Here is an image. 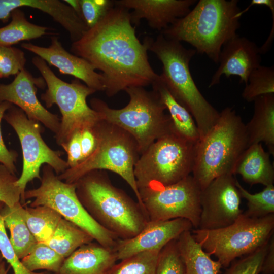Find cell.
Returning a JSON list of instances; mask_svg holds the SVG:
<instances>
[{
	"instance_id": "obj_1",
	"label": "cell",
	"mask_w": 274,
	"mask_h": 274,
	"mask_svg": "<svg viewBox=\"0 0 274 274\" xmlns=\"http://www.w3.org/2000/svg\"><path fill=\"white\" fill-rule=\"evenodd\" d=\"M70 50L102 72L108 97L128 87L152 85L160 76L148 61L146 37L141 43L129 10L115 4L79 40L72 42Z\"/></svg>"
},
{
	"instance_id": "obj_2",
	"label": "cell",
	"mask_w": 274,
	"mask_h": 274,
	"mask_svg": "<svg viewBox=\"0 0 274 274\" xmlns=\"http://www.w3.org/2000/svg\"><path fill=\"white\" fill-rule=\"evenodd\" d=\"M75 183L77 197L88 214L119 239L133 237L149 222L139 202L115 186L106 170L90 171Z\"/></svg>"
},
{
	"instance_id": "obj_3",
	"label": "cell",
	"mask_w": 274,
	"mask_h": 274,
	"mask_svg": "<svg viewBox=\"0 0 274 274\" xmlns=\"http://www.w3.org/2000/svg\"><path fill=\"white\" fill-rule=\"evenodd\" d=\"M237 0H199L185 16L161 33L166 38L185 42L196 52L216 64L224 45L236 36L240 27Z\"/></svg>"
},
{
	"instance_id": "obj_4",
	"label": "cell",
	"mask_w": 274,
	"mask_h": 274,
	"mask_svg": "<svg viewBox=\"0 0 274 274\" xmlns=\"http://www.w3.org/2000/svg\"><path fill=\"white\" fill-rule=\"evenodd\" d=\"M148 50L161 62L160 77L174 98L193 116L202 138L217 122L219 112L203 96L191 75L189 63L196 53L161 33L156 39L146 37ZM199 139V140H200Z\"/></svg>"
},
{
	"instance_id": "obj_5",
	"label": "cell",
	"mask_w": 274,
	"mask_h": 274,
	"mask_svg": "<svg viewBox=\"0 0 274 274\" xmlns=\"http://www.w3.org/2000/svg\"><path fill=\"white\" fill-rule=\"evenodd\" d=\"M248 147L246 126L241 116L232 108H225L195 145L192 176L201 191L218 177L234 175L237 161Z\"/></svg>"
},
{
	"instance_id": "obj_6",
	"label": "cell",
	"mask_w": 274,
	"mask_h": 274,
	"mask_svg": "<svg viewBox=\"0 0 274 274\" xmlns=\"http://www.w3.org/2000/svg\"><path fill=\"white\" fill-rule=\"evenodd\" d=\"M124 91L129 101L123 108H111L97 98L90 100V107L101 114L102 120L129 133L135 140L141 155L156 140L173 129L172 121L156 91H149L143 87H130Z\"/></svg>"
},
{
	"instance_id": "obj_7",
	"label": "cell",
	"mask_w": 274,
	"mask_h": 274,
	"mask_svg": "<svg viewBox=\"0 0 274 274\" xmlns=\"http://www.w3.org/2000/svg\"><path fill=\"white\" fill-rule=\"evenodd\" d=\"M92 129L96 139L93 153L76 166L58 175V178L66 183H74L90 171L110 170L126 182L143 208L134 174L140 156L135 140L125 130L104 120Z\"/></svg>"
},
{
	"instance_id": "obj_8",
	"label": "cell",
	"mask_w": 274,
	"mask_h": 274,
	"mask_svg": "<svg viewBox=\"0 0 274 274\" xmlns=\"http://www.w3.org/2000/svg\"><path fill=\"white\" fill-rule=\"evenodd\" d=\"M32 63L41 73L47 87L41 95L47 108L56 105L61 114L56 143L62 146L76 132L93 128L102 120L101 114L88 106L86 99L96 91L75 79L71 83L58 78L41 58L36 56Z\"/></svg>"
},
{
	"instance_id": "obj_9",
	"label": "cell",
	"mask_w": 274,
	"mask_h": 274,
	"mask_svg": "<svg viewBox=\"0 0 274 274\" xmlns=\"http://www.w3.org/2000/svg\"><path fill=\"white\" fill-rule=\"evenodd\" d=\"M194 239L222 268L267 244L274 234V214L251 218L243 213L231 224L216 229L192 230Z\"/></svg>"
},
{
	"instance_id": "obj_10",
	"label": "cell",
	"mask_w": 274,
	"mask_h": 274,
	"mask_svg": "<svg viewBox=\"0 0 274 274\" xmlns=\"http://www.w3.org/2000/svg\"><path fill=\"white\" fill-rule=\"evenodd\" d=\"M196 144L187 141L174 129L156 140L140 155L134 166L138 188L150 184L169 185L190 175Z\"/></svg>"
},
{
	"instance_id": "obj_11",
	"label": "cell",
	"mask_w": 274,
	"mask_h": 274,
	"mask_svg": "<svg viewBox=\"0 0 274 274\" xmlns=\"http://www.w3.org/2000/svg\"><path fill=\"white\" fill-rule=\"evenodd\" d=\"M37 188L25 190V200L33 198L30 207L45 206L59 213L63 218L88 233L101 245L114 249L119 238L96 221L86 212L76 193L75 183L60 180L52 167L44 164Z\"/></svg>"
},
{
	"instance_id": "obj_12",
	"label": "cell",
	"mask_w": 274,
	"mask_h": 274,
	"mask_svg": "<svg viewBox=\"0 0 274 274\" xmlns=\"http://www.w3.org/2000/svg\"><path fill=\"white\" fill-rule=\"evenodd\" d=\"M3 119L15 130L20 143L23 167L16 184L21 191L20 201L24 202L26 186L35 179L40 180L42 165H50L57 175L69 167L66 161L61 157L63 152L52 150L43 139L41 123L29 119L21 109L13 104L5 112Z\"/></svg>"
},
{
	"instance_id": "obj_13",
	"label": "cell",
	"mask_w": 274,
	"mask_h": 274,
	"mask_svg": "<svg viewBox=\"0 0 274 274\" xmlns=\"http://www.w3.org/2000/svg\"><path fill=\"white\" fill-rule=\"evenodd\" d=\"M141 202L149 221L177 218L188 220L198 227L201 190L192 175L173 184H150L138 189Z\"/></svg>"
},
{
	"instance_id": "obj_14",
	"label": "cell",
	"mask_w": 274,
	"mask_h": 274,
	"mask_svg": "<svg viewBox=\"0 0 274 274\" xmlns=\"http://www.w3.org/2000/svg\"><path fill=\"white\" fill-rule=\"evenodd\" d=\"M235 180L233 175H224L201 191V213L197 229L224 228L232 224L243 213Z\"/></svg>"
},
{
	"instance_id": "obj_15",
	"label": "cell",
	"mask_w": 274,
	"mask_h": 274,
	"mask_svg": "<svg viewBox=\"0 0 274 274\" xmlns=\"http://www.w3.org/2000/svg\"><path fill=\"white\" fill-rule=\"evenodd\" d=\"M46 82L42 77H34L25 68L9 84L0 83V103L8 101L21 109L29 119L43 124L56 134L60 119L45 108L37 96L38 88L44 89Z\"/></svg>"
},
{
	"instance_id": "obj_16",
	"label": "cell",
	"mask_w": 274,
	"mask_h": 274,
	"mask_svg": "<svg viewBox=\"0 0 274 274\" xmlns=\"http://www.w3.org/2000/svg\"><path fill=\"white\" fill-rule=\"evenodd\" d=\"M192 227V223L184 218L149 221L144 229L133 237L126 239L119 238L114 249L118 260L143 252L161 250L184 232L191 231Z\"/></svg>"
},
{
	"instance_id": "obj_17",
	"label": "cell",
	"mask_w": 274,
	"mask_h": 274,
	"mask_svg": "<svg viewBox=\"0 0 274 274\" xmlns=\"http://www.w3.org/2000/svg\"><path fill=\"white\" fill-rule=\"evenodd\" d=\"M22 48L37 55L48 64L58 68L60 73L74 76L96 91H104V78L86 60L70 53L62 46L57 37H51V44L42 47L22 43Z\"/></svg>"
},
{
	"instance_id": "obj_18",
	"label": "cell",
	"mask_w": 274,
	"mask_h": 274,
	"mask_svg": "<svg viewBox=\"0 0 274 274\" xmlns=\"http://www.w3.org/2000/svg\"><path fill=\"white\" fill-rule=\"evenodd\" d=\"M261 55L256 43L237 35L222 47L219 66L212 77L209 87L220 83L223 75L226 78L237 76L240 83L247 84L251 73L261 65Z\"/></svg>"
},
{
	"instance_id": "obj_19",
	"label": "cell",
	"mask_w": 274,
	"mask_h": 274,
	"mask_svg": "<svg viewBox=\"0 0 274 274\" xmlns=\"http://www.w3.org/2000/svg\"><path fill=\"white\" fill-rule=\"evenodd\" d=\"M196 2V0L114 1L115 5L133 10L130 12L132 24L138 25L141 19H145L151 28L161 32L186 15Z\"/></svg>"
},
{
	"instance_id": "obj_20",
	"label": "cell",
	"mask_w": 274,
	"mask_h": 274,
	"mask_svg": "<svg viewBox=\"0 0 274 274\" xmlns=\"http://www.w3.org/2000/svg\"><path fill=\"white\" fill-rule=\"evenodd\" d=\"M22 7L36 9L50 15L68 32L72 42L79 40L89 29L69 5L59 0H0V20L7 22L11 12Z\"/></svg>"
},
{
	"instance_id": "obj_21",
	"label": "cell",
	"mask_w": 274,
	"mask_h": 274,
	"mask_svg": "<svg viewBox=\"0 0 274 274\" xmlns=\"http://www.w3.org/2000/svg\"><path fill=\"white\" fill-rule=\"evenodd\" d=\"M117 260L114 249L92 242L81 246L65 258L54 274H107Z\"/></svg>"
},
{
	"instance_id": "obj_22",
	"label": "cell",
	"mask_w": 274,
	"mask_h": 274,
	"mask_svg": "<svg viewBox=\"0 0 274 274\" xmlns=\"http://www.w3.org/2000/svg\"><path fill=\"white\" fill-rule=\"evenodd\" d=\"M262 143L249 146L243 152L235 165L234 175L238 174L247 184L273 185L274 169Z\"/></svg>"
},
{
	"instance_id": "obj_23",
	"label": "cell",
	"mask_w": 274,
	"mask_h": 274,
	"mask_svg": "<svg viewBox=\"0 0 274 274\" xmlns=\"http://www.w3.org/2000/svg\"><path fill=\"white\" fill-rule=\"evenodd\" d=\"M254 101V114L245 124L248 147L264 142L270 154H274V94L263 95Z\"/></svg>"
},
{
	"instance_id": "obj_24",
	"label": "cell",
	"mask_w": 274,
	"mask_h": 274,
	"mask_svg": "<svg viewBox=\"0 0 274 274\" xmlns=\"http://www.w3.org/2000/svg\"><path fill=\"white\" fill-rule=\"evenodd\" d=\"M0 214L6 228L10 232V243L18 258L27 256L38 243L25 219V208L20 201L12 207L4 205Z\"/></svg>"
},
{
	"instance_id": "obj_25",
	"label": "cell",
	"mask_w": 274,
	"mask_h": 274,
	"mask_svg": "<svg viewBox=\"0 0 274 274\" xmlns=\"http://www.w3.org/2000/svg\"><path fill=\"white\" fill-rule=\"evenodd\" d=\"M151 85L169 113L175 131L187 141L196 144L200 139L195 121L190 113L169 92L160 75Z\"/></svg>"
},
{
	"instance_id": "obj_26",
	"label": "cell",
	"mask_w": 274,
	"mask_h": 274,
	"mask_svg": "<svg viewBox=\"0 0 274 274\" xmlns=\"http://www.w3.org/2000/svg\"><path fill=\"white\" fill-rule=\"evenodd\" d=\"M177 242L184 264V274H219L221 264L202 249L191 231L182 233Z\"/></svg>"
},
{
	"instance_id": "obj_27",
	"label": "cell",
	"mask_w": 274,
	"mask_h": 274,
	"mask_svg": "<svg viewBox=\"0 0 274 274\" xmlns=\"http://www.w3.org/2000/svg\"><path fill=\"white\" fill-rule=\"evenodd\" d=\"M93 241L88 233L62 218L52 235L43 243L66 258L81 246Z\"/></svg>"
},
{
	"instance_id": "obj_28",
	"label": "cell",
	"mask_w": 274,
	"mask_h": 274,
	"mask_svg": "<svg viewBox=\"0 0 274 274\" xmlns=\"http://www.w3.org/2000/svg\"><path fill=\"white\" fill-rule=\"evenodd\" d=\"M11 21L0 28V45L11 46L23 41H30L49 34V28L28 21L24 12L19 8L11 14Z\"/></svg>"
},
{
	"instance_id": "obj_29",
	"label": "cell",
	"mask_w": 274,
	"mask_h": 274,
	"mask_svg": "<svg viewBox=\"0 0 274 274\" xmlns=\"http://www.w3.org/2000/svg\"><path fill=\"white\" fill-rule=\"evenodd\" d=\"M62 217L55 210L45 206L25 208V219L38 243H45L52 235Z\"/></svg>"
},
{
	"instance_id": "obj_30",
	"label": "cell",
	"mask_w": 274,
	"mask_h": 274,
	"mask_svg": "<svg viewBox=\"0 0 274 274\" xmlns=\"http://www.w3.org/2000/svg\"><path fill=\"white\" fill-rule=\"evenodd\" d=\"M235 184L242 198L247 201V209L243 214L251 218H261L274 214V185L265 187L260 192L251 194L236 179Z\"/></svg>"
},
{
	"instance_id": "obj_31",
	"label": "cell",
	"mask_w": 274,
	"mask_h": 274,
	"mask_svg": "<svg viewBox=\"0 0 274 274\" xmlns=\"http://www.w3.org/2000/svg\"><path fill=\"white\" fill-rule=\"evenodd\" d=\"M65 258L43 243H38L21 261L29 271L46 270L54 273L60 268Z\"/></svg>"
},
{
	"instance_id": "obj_32",
	"label": "cell",
	"mask_w": 274,
	"mask_h": 274,
	"mask_svg": "<svg viewBox=\"0 0 274 274\" xmlns=\"http://www.w3.org/2000/svg\"><path fill=\"white\" fill-rule=\"evenodd\" d=\"M160 250L140 253L116 263L107 274H155Z\"/></svg>"
},
{
	"instance_id": "obj_33",
	"label": "cell",
	"mask_w": 274,
	"mask_h": 274,
	"mask_svg": "<svg viewBox=\"0 0 274 274\" xmlns=\"http://www.w3.org/2000/svg\"><path fill=\"white\" fill-rule=\"evenodd\" d=\"M274 94V67L260 65L250 75L243 98L248 102L258 96Z\"/></svg>"
},
{
	"instance_id": "obj_34",
	"label": "cell",
	"mask_w": 274,
	"mask_h": 274,
	"mask_svg": "<svg viewBox=\"0 0 274 274\" xmlns=\"http://www.w3.org/2000/svg\"><path fill=\"white\" fill-rule=\"evenodd\" d=\"M185 267L177 242L174 239L160 251L155 274H184Z\"/></svg>"
},
{
	"instance_id": "obj_35",
	"label": "cell",
	"mask_w": 274,
	"mask_h": 274,
	"mask_svg": "<svg viewBox=\"0 0 274 274\" xmlns=\"http://www.w3.org/2000/svg\"><path fill=\"white\" fill-rule=\"evenodd\" d=\"M269 242L254 252L233 261L223 274H259Z\"/></svg>"
},
{
	"instance_id": "obj_36",
	"label": "cell",
	"mask_w": 274,
	"mask_h": 274,
	"mask_svg": "<svg viewBox=\"0 0 274 274\" xmlns=\"http://www.w3.org/2000/svg\"><path fill=\"white\" fill-rule=\"evenodd\" d=\"M26 60L22 50L0 45V78L17 75L25 68Z\"/></svg>"
},
{
	"instance_id": "obj_37",
	"label": "cell",
	"mask_w": 274,
	"mask_h": 274,
	"mask_svg": "<svg viewBox=\"0 0 274 274\" xmlns=\"http://www.w3.org/2000/svg\"><path fill=\"white\" fill-rule=\"evenodd\" d=\"M4 204L0 201V210ZM0 253L3 259L13 269V274H52L49 271L36 272L28 270L17 256L7 234L6 227L0 214Z\"/></svg>"
},
{
	"instance_id": "obj_38",
	"label": "cell",
	"mask_w": 274,
	"mask_h": 274,
	"mask_svg": "<svg viewBox=\"0 0 274 274\" xmlns=\"http://www.w3.org/2000/svg\"><path fill=\"white\" fill-rule=\"evenodd\" d=\"M18 178L0 164V201L12 207L20 201L21 191L16 182Z\"/></svg>"
},
{
	"instance_id": "obj_39",
	"label": "cell",
	"mask_w": 274,
	"mask_h": 274,
	"mask_svg": "<svg viewBox=\"0 0 274 274\" xmlns=\"http://www.w3.org/2000/svg\"><path fill=\"white\" fill-rule=\"evenodd\" d=\"M83 18L89 28L94 26L112 8L114 1L79 0Z\"/></svg>"
},
{
	"instance_id": "obj_40",
	"label": "cell",
	"mask_w": 274,
	"mask_h": 274,
	"mask_svg": "<svg viewBox=\"0 0 274 274\" xmlns=\"http://www.w3.org/2000/svg\"><path fill=\"white\" fill-rule=\"evenodd\" d=\"M12 104L8 101L0 103V163L5 166L12 174L17 172L15 163L18 154L15 150H9L6 147L3 138L1 122L5 112Z\"/></svg>"
},
{
	"instance_id": "obj_41",
	"label": "cell",
	"mask_w": 274,
	"mask_h": 274,
	"mask_svg": "<svg viewBox=\"0 0 274 274\" xmlns=\"http://www.w3.org/2000/svg\"><path fill=\"white\" fill-rule=\"evenodd\" d=\"M80 139L81 132H76L67 143L61 146L67 153L66 162L69 168L76 166L82 160Z\"/></svg>"
},
{
	"instance_id": "obj_42",
	"label": "cell",
	"mask_w": 274,
	"mask_h": 274,
	"mask_svg": "<svg viewBox=\"0 0 274 274\" xmlns=\"http://www.w3.org/2000/svg\"><path fill=\"white\" fill-rule=\"evenodd\" d=\"M80 142L82 161L93 153L96 146V139L92 128H86L81 131Z\"/></svg>"
},
{
	"instance_id": "obj_43",
	"label": "cell",
	"mask_w": 274,
	"mask_h": 274,
	"mask_svg": "<svg viewBox=\"0 0 274 274\" xmlns=\"http://www.w3.org/2000/svg\"><path fill=\"white\" fill-rule=\"evenodd\" d=\"M260 273H274V234L269 241L267 251L262 264Z\"/></svg>"
},
{
	"instance_id": "obj_44",
	"label": "cell",
	"mask_w": 274,
	"mask_h": 274,
	"mask_svg": "<svg viewBox=\"0 0 274 274\" xmlns=\"http://www.w3.org/2000/svg\"><path fill=\"white\" fill-rule=\"evenodd\" d=\"M258 5V6H265L268 7L270 10L274 8V1L273 0H252L251 1L249 5L246 7L244 10H241L236 15V16L240 18L241 17L247 12L251 7Z\"/></svg>"
},
{
	"instance_id": "obj_45",
	"label": "cell",
	"mask_w": 274,
	"mask_h": 274,
	"mask_svg": "<svg viewBox=\"0 0 274 274\" xmlns=\"http://www.w3.org/2000/svg\"><path fill=\"white\" fill-rule=\"evenodd\" d=\"M63 2L69 5L83 19L79 0H64Z\"/></svg>"
},
{
	"instance_id": "obj_46",
	"label": "cell",
	"mask_w": 274,
	"mask_h": 274,
	"mask_svg": "<svg viewBox=\"0 0 274 274\" xmlns=\"http://www.w3.org/2000/svg\"><path fill=\"white\" fill-rule=\"evenodd\" d=\"M9 269V268L6 267L4 260L0 262V274H8Z\"/></svg>"
},
{
	"instance_id": "obj_47",
	"label": "cell",
	"mask_w": 274,
	"mask_h": 274,
	"mask_svg": "<svg viewBox=\"0 0 274 274\" xmlns=\"http://www.w3.org/2000/svg\"><path fill=\"white\" fill-rule=\"evenodd\" d=\"M3 259H3V256H2V255H1V254L0 253V262H1V261H2L3 260Z\"/></svg>"
}]
</instances>
